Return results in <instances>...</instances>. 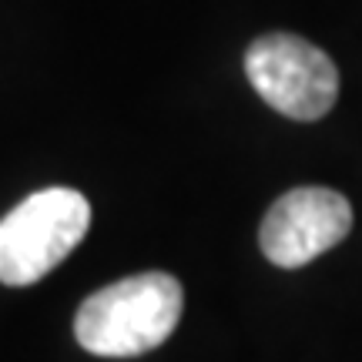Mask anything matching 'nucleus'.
Instances as JSON below:
<instances>
[{"label": "nucleus", "mask_w": 362, "mask_h": 362, "mask_svg": "<svg viewBox=\"0 0 362 362\" xmlns=\"http://www.w3.org/2000/svg\"><path fill=\"white\" fill-rule=\"evenodd\" d=\"M181 309L185 292L175 275L141 272L84 298L74 315V336L90 356H144L175 332Z\"/></svg>", "instance_id": "obj_1"}, {"label": "nucleus", "mask_w": 362, "mask_h": 362, "mask_svg": "<svg viewBox=\"0 0 362 362\" xmlns=\"http://www.w3.org/2000/svg\"><path fill=\"white\" fill-rule=\"evenodd\" d=\"M245 74L259 98L292 121H319L339 98L332 57L296 34H265L245 51Z\"/></svg>", "instance_id": "obj_3"}, {"label": "nucleus", "mask_w": 362, "mask_h": 362, "mask_svg": "<svg viewBox=\"0 0 362 362\" xmlns=\"http://www.w3.org/2000/svg\"><path fill=\"white\" fill-rule=\"evenodd\" d=\"M88 198L74 188H44L0 221V282L24 288L51 275L84 242Z\"/></svg>", "instance_id": "obj_2"}, {"label": "nucleus", "mask_w": 362, "mask_h": 362, "mask_svg": "<svg viewBox=\"0 0 362 362\" xmlns=\"http://www.w3.org/2000/svg\"><path fill=\"white\" fill-rule=\"evenodd\" d=\"M352 228V205L346 194L319 185L292 188L265 211L259 228L262 255L279 269H302L339 245Z\"/></svg>", "instance_id": "obj_4"}]
</instances>
